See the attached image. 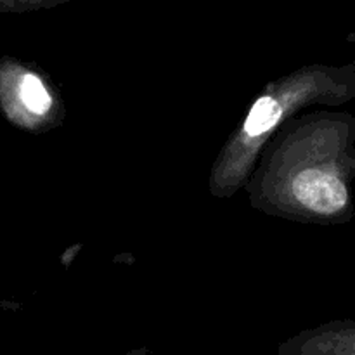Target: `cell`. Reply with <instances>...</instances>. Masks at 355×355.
Masks as SVG:
<instances>
[{
    "mask_svg": "<svg viewBox=\"0 0 355 355\" xmlns=\"http://www.w3.org/2000/svg\"><path fill=\"white\" fill-rule=\"evenodd\" d=\"M291 194L307 210L331 217L349 205V189L336 173L307 168L291 180Z\"/></svg>",
    "mask_w": 355,
    "mask_h": 355,
    "instance_id": "2",
    "label": "cell"
},
{
    "mask_svg": "<svg viewBox=\"0 0 355 355\" xmlns=\"http://www.w3.org/2000/svg\"><path fill=\"white\" fill-rule=\"evenodd\" d=\"M54 110V97L35 69L16 59H0V111L12 125L38 130Z\"/></svg>",
    "mask_w": 355,
    "mask_h": 355,
    "instance_id": "1",
    "label": "cell"
},
{
    "mask_svg": "<svg viewBox=\"0 0 355 355\" xmlns=\"http://www.w3.org/2000/svg\"><path fill=\"white\" fill-rule=\"evenodd\" d=\"M283 107L281 101L274 96H263L253 104L248 118L243 127V137L245 139H259L266 135L270 128L276 127L277 120L281 118Z\"/></svg>",
    "mask_w": 355,
    "mask_h": 355,
    "instance_id": "3",
    "label": "cell"
},
{
    "mask_svg": "<svg viewBox=\"0 0 355 355\" xmlns=\"http://www.w3.org/2000/svg\"><path fill=\"white\" fill-rule=\"evenodd\" d=\"M66 0H0V14L6 12H26V10L44 9L55 6Z\"/></svg>",
    "mask_w": 355,
    "mask_h": 355,
    "instance_id": "4",
    "label": "cell"
}]
</instances>
